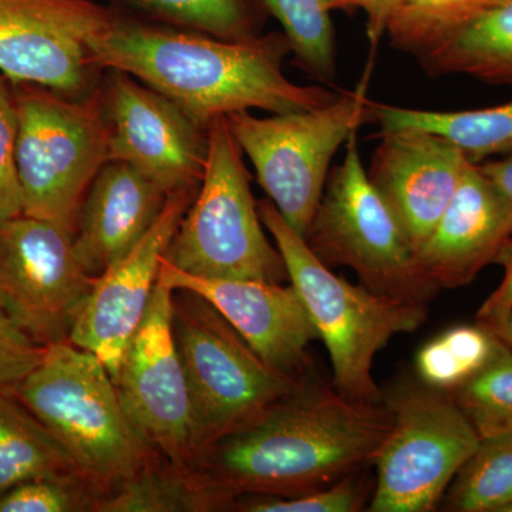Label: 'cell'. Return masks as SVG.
<instances>
[{
  "label": "cell",
  "mask_w": 512,
  "mask_h": 512,
  "mask_svg": "<svg viewBox=\"0 0 512 512\" xmlns=\"http://www.w3.org/2000/svg\"><path fill=\"white\" fill-rule=\"evenodd\" d=\"M392 426L386 404L349 402L315 369L212 443L195 467L234 500L295 497L372 467Z\"/></svg>",
  "instance_id": "6da1fadb"
},
{
  "label": "cell",
  "mask_w": 512,
  "mask_h": 512,
  "mask_svg": "<svg viewBox=\"0 0 512 512\" xmlns=\"http://www.w3.org/2000/svg\"><path fill=\"white\" fill-rule=\"evenodd\" d=\"M288 52L286 37L224 40L116 18L93 57L99 69L136 77L208 130L212 121L241 111L296 113L338 96L289 80L282 70Z\"/></svg>",
  "instance_id": "7a4b0ae2"
},
{
  "label": "cell",
  "mask_w": 512,
  "mask_h": 512,
  "mask_svg": "<svg viewBox=\"0 0 512 512\" xmlns=\"http://www.w3.org/2000/svg\"><path fill=\"white\" fill-rule=\"evenodd\" d=\"M258 210L284 258L289 284L328 349L333 386L349 402L382 404L383 390L372 376L376 355L394 336L419 330L429 308L350 284L319 261L271 201L259 202Z\"/></svg>",
  "instance_id": "3957f363"
},
{
  "label": "cell",
  "mask_w": 512,
  "mask_h": 512,
  "mask_svg": "<svg viewBox=\"0 0 512 512\" xmlns=\"http://www.w3.org/2000/svg\"><path fill=\"white\" fill-rule=\"evenodd\" d=\"M13 394L55 434L100 494L153 461V447L128 419L107 367L73 343L47 346Z\"/></svg>",
  "instance_id": "277c9868"
},
{
  "label": "cell",
  "mask_w": 512,
  "mask_h": 512,
  "mask_svg": "<svg viewBox=\"0 0 512 512\" xmlns=\"http://www.w3.org/2000/svg\"><path fill=\"white\" fill-rule=\"evenodd\" d=\"M15 96L23 214L76 231L94 178L110 161L103 93L72 97L35 84Z\"/></svg>",
  "instance_id": "5b68a950"
},
{
  "label": "cell",
  "mask_w": 512,
  "mask_h": 512,
  "mask_svg": "<svg viewBox=\"0 0 512 512\" xmlns=\"http://www.w3.org/2000/svg\"><path fill=\"white\" fill-rule=\"evenodd\" d=\"M165 258L201 278L289 281L281 252L265 235L244 151L227 117L208 127L204 177Z\"/></svg>",
  "instance_id": "8992f818"
},
{
  "label": "cell",
  "mask_w": 512,
  "mask_h": 512,
  "mask_svg": "<svg viewBox=\"0 0 512 512\" xmlns=\"http://www.w3.org/2000/svg\"><path fill=\"white\" fill-rule=\"evenodd\" d=\"M367 76L369 69L355 90L316 109L269 117L241 111L227 117L269 201L303 238L322 200L333 157L360 126L373 121Z\"/></svg>",
  "instance_id": "52a82bcc"
},
{
  "label": "cell",
  "mask_w": 512,
  "mask_h": 512,
  "mask_svg": "<svg viewBox=\"0 0 512 512\" xmlns=\"http://www.w3.org/2000/svg\"><path fill=\"white\" fill-rule=\"evenodd\" d=\"M319 261L349 266L369 291L429 305L440 291L421 268L406 232L370 184L356 134L342 164L330 171L322 200L305 237Z\"/></svg>",
  "instance_id": "ba28073f"
},
{
  "label": "cell",
  "mask_w": 512,
  "mask_h": 512,
  "mask_svg": "<svg viewBox=\"0 0 512 512\" xmlns=\"http://www.w3.org/2000/svg\"><path fill=\"white\" fill-rule=\"evenodd\" d=\"M173 329L190 390L197 460L212 443L292 392L301 380L265 363L195 293L173 292Z\"/></svg>",
  "instance_id": "9c48e42d"
},
{
  "label": "cell",
  "mask_w": 512,
  "mask_h": 512,
  "mask_svg": "<svg viewBox=\"0 0 512 512\" xmlns=\"http://www.w3.org/2000/svg\"><path fill=\"white\" fill-rule=\"evenodd\" d=\"M383 403L393 426L373 461L375 491L367 511H436L480 436L450 394L420 380L393 384Z\"/></svg>",
  "instance_id": "30bf717a"
},
{
  "label": "cell",
  "mask_w": 512,
  "mask_h": 512,
  "mask_svg": "<svg viewBox=\"0 0 512 512\" xmlns=\"http://www.w3.org/2000/svg\"><path fill=\"white\" fill-rule=\"evenodd\" d=\"M94 279L66 228L25 214L0 224V308L37 345L69 342Z\"/></svg>",
  "instance_id": "8fae6325"
},
{
  "label": "cell",
  "mask_w": 512,
  "mask_h": 512,
  "mask_svg": "<svg viewBox=\"0 0 512 512\" xmlns=\"http://www.w3.org/2000/svg\"><path fill=\"white\" fill-rule=\"evenodd\" d=\"M114 20L94 0H0V74L84 96L99 70L94 45Z\"/></svg>",
  "instance_id": "7c38bea8"
},
{
  "label": "cell",
  "mask_w": 512,
  "mask_h": 512,
  "mask_svg": "<svg viewBox=\"0 0 512 512\" xmlns=\"http://www.w3.org/2000/svg\"><path fill=\"white\" fill-rule=\"evenodd\" d=\"M128 419L151 447L181 467H195L187 377L173 329V291L156 285L146 315L114 377Z\"/></svg>",
  "instance_id": "4fadbf2b"
},
{
  "label": "cell",
  "mask_w": 512,
  "mask_h": 512,
  "mask_svg": "<svg viewBox=\"0 0 512 512\" xmlns=\"http://www.w3.org/2000/svg\"><path fill=\"white\" fill-rule=\"evenodd\" d=\"M110 72L103 93L110 161L131 165L168 195L200 187L207 163L208 130L136 77Z\"/></svg>",
  "instance_id": "5bb4252c"
},
{
  "label": "cell",
  "mask_w": 512,
  "mask_h": 512,
  "mask_svg": "<svg viewBox=\"0 0 512 512\" xmlns=\"http://www.w3.org/2000/svg\"><path fill=\"white\" fill-rule=\"evenodd\" d=\"M157 285L192 292L211 303L278 372L299 380L315 370L308 350L320 340L319 332L291 284L201 278L180 271L164 256Z\"/></svg>",
  "instance_id": "9a60e30c"
},
{
  "label": "cell",
  "mask_w": 512,
  "mask_h": 512,
  "mask_svg": "<svg viewBox=\"0 0 512 512\" xmlns=\"http://www.w3.org/2000/svg\"><path fill=\"white\" fill-rule=\"evenodd\" d=\"M198 188L171 192L163 211L136 247L94 279L69 342L93 353L113 380L128 342L146 315L161 262Z\"/></svg>",
  "instance_id": "2e32d148"
},
{
  "label": "cell",
  "mask_w": 512,
  "mask_h": 512,
  "mask_svg": "<svg viewBox=\"0 0 512 512\" xmlns=\"http://www.w3.org/2000/svg\"><path fill=\"white\" fill-rule=\"evenodd\" d=\"M470 164L447 138L400 128L382 131L367 177L419 252Z\"/></svg>",
  "instance_id": "e0dca14e"
},
{
  "label": "cell",
  "mask_w": 512,
  "mask_h": 512,
  "mask_svg": "<svg viewBox=\"0 0 512 512\" xmlns=\"http://www.w3.org/2000/svg\"><path fill=\"white\" fill-rule=\"evenodd\" d=\"M512 237V205L471 163L430 237L419 249L421 268L439 289H456L494 264Z\"/></svg>",
  "instance_id": "ac0fdd59"
},
{
  "label": "cell",
  "mask_w": 512,
  "mask_h": 512,
  "mask_svg": "<svg viewBox=\"0 0 512 512\" xmlns=\"http://www.w3.org/2000/svg\"><path fill=\"white\" fill-rule=\"evenodd\" d=\"M167 198L131 165H104L87 191L73 235L83 268L96 278L124 258L156 222Z\"/></svg>",
  "instance_id": "d6986e66"
},
{
  "label": "cell",
  "mask_w": 512,
  "mask_h": 512,
  "mask_svg": "<svg viewBox=\"0 0 512 512\" xmlns=\"http://www.w3.org/2000/svg\"><path fill=\"white\" fill-rule=\"evenodd\" d=\"M234 501L197 467L194 471L173 463L158 467L150 461L133 476L103 491L92 511L204 512L229 507Z\"/></svg>",
  "instance_id": "ffe728a7"
},
{
  "label": "cell",
  "mask_w": 512,
  "mask_h": 512,
  "mask_svg": "<svg viewBox=\"0 0 512 512\" xmlns=\"http://www.w3.org/2000/svg\"><path fill=\"white\" fill-rule=\"evenodd\" d=\"M382 131L417 128L447 138L474 164L512 156V101L487 109L430 111L373 103Z\"/></svg>",
  "instance_id": "44dd1931"
},
{
  "label": "cell",
  "mask_w": 512,
  "mask_h": 512,
  "mask_svg": "<svg viewBox=\"0 0 512 512\" xmlns=\"http://www.w3.org/2000/svg\"><path fill=\"white\" fill-rule=\"evenodd\" d=\"M431 76L463 74L512 86V0L417 56Z\"/></svg>",
  "instance_id": "7402d4cb"
},
{
  "label": "cell",
  "mask_w": 512,
  "mask_h": 512,
  "mask_svg": "<svg viewBox=\"0 0 512 512\" xmlns=\"http://www.w3.org/2000/svg\"><path fill=\"white\" fill-rule=\"evenodd\" d=\"M74 474L82 476L55 434L15 394L0 393V494L36 478Z\"/></svg>",
  "instance_id": "603a6c76"
},
{
  "label": "cell",
  "mask_w": 512,
  "mask_h": 512,
  "mask_svg": "<svg viewBox=\"0 0 512 512\" xmlns=\"http://www.w3.org/2000/svg\"><path fill=\"white\" fill-rule=\"evenodd\" d=\"M507 345L484 323L456 325L421 346L417 352V379L431 389L451 393L501 355Z\"/></svg>",
  "instance_id": "cb8c5ba5"
},
{
  "label": "cell",
  "mask_w": 512,
  "mask_h": 512,
  "mask_svg": "<svg viewBox=\"0 0 512 512\" xmlns=\"http://www.w3.org/2000/svg\"><path fill=\"white\" fill-rule=\"evenodd\" d=\"M512 504V434L485 437L448 485L441 505L453 512H503Z\"/></svg>",
  "instance_id": "d4e9b609"
},
{
  "label": "cell",
  "mask_w": 512,
  "mask_h": 512,
  "mask_svg": "<svg viewBox=\"0 0 512 512\" xmlns=\"http://www.w3.org/2000/svg\"><path fill=\"white\" fill-rule=\"evenodd\" d=\"M507 0H407L387 25L397 49L420 56Z\"/></svg>",
  "instance_id": "484cf974"
},
{
  "label": "cell",
  "mask_w": 512,
  "mask_h": 512,
  "mask_svg": "<svg viewBox=\"0 0 512 512\" xmlns=\"http://www.w3.org/2000/svg\"><path fill=\"white\" fill-rule=\"evenodd\" d=\"M285 29L299 66L320 82L336 76V45L330 10L325 0H264Z\"/></svg>",
  "instance_id": "4316f807"
},
{
  "label": "cell",
  "mask_w": 512,
  "mask_h": 512,
  "mask_svg": "<svg viewBox=\"0 0 512 512\" xmlns=\"http://www.w3.org/2000/svg\"><path fill=\"white\" fill-rule=\"evenodd\" d=\"M448 394L480 439L511 436L512 349L507 346L480 375Z\"/></svg>",
  "instance_id": "83f0119b"
},
{
  "label": "cell",
  "mask_w": 512,
  "mask_h": 512,
  "mask_svg": "<svg viewBox=\"0 0 512 512\" xmlns=\"http://www.w3.org/2000/svg\"><path fill=\"white\" fill-rule=\"evenodd\" d=\"M124 2L218 39L247 40L254 37L242 0H124Z\"/></svg>",
  "instance_id": "f1b7e54d"
},
{
  "label": "cell",
  "mask_w": 512,
  "mask_h": 512,
  "mask_svg": "<svg viewBox=\"0 0 512 512\" xmlns=\"http://www.w3.org/2000/svg\"><path fill=\"white\" fill-rule=\"evenodd\" d=\"M369 468L312 493L295 495V497L252 495V498H245L242 503L235 505L239 507L238 510L248 512L367 511L375 491V484L367 474Z\"/></svg>",
  "instance_id": "f546056e"
},
{
  "label": "cell",
  "mask_w": 512,
  "mask_h": 512,
  "mask_svg": "<svg viewBox=\"0 0 512 512\" xmlns=\"http://www.w3.org/2000/svg\"><path fill=\"white\" fill-rule=\"evenodd\" d=\"M99 490L82 476L36 478L0 494V512L92 511Z\"/></svg>",
  "instance_id": "4dcf8cb0"
},
{
  "label": "cell",
  "mask_w": 512,
  "mask_h": 512,
  "mask_svg": "<svg viewBox=\"0 0 512 512\" xmlns=\"http://www.w3.org/2000/svg\"><path fill=\"white\" fill-rule=\"evenodd\" d=\"M19 117L15 96L0 74V224L23 214L22 190L16 168Z\"/></svg>",
  "instance_id": "1f68e13d"
},
{
  "label": "cell",
  "mask_w": 512,
  "mask_h": 512,
  "mask_svg": "<svg viewBox=\"0 0 512 512\" xmlns=\"http://www.w3.org/2000/svg\"><path fill=\"white\" fill-rule=\"evenodd\" d=\"M46 348L22 332L0 308V393L15 392L45 356Z\"/></svg>",
  "instance_id": "d6a6232c"
},
{
  "label": "cell",
  "mask_w": 512,
  "mask_h": 512,
  "mask_svg": "<svg viewBox=\"0 0 512 512\" xmlns=\"http://www.w3.org/2000/svg\"><path fill=\"white\" fill-rule=\"evenodd\" d=\"M407 0H325L326 8L333 10H362L367 16V33L373 45L386 32L387 25Z\"/></svg>",
  "instance_id": "836d02e7"
},
{
  "label": "cell",
  "mask_w": 512,
  "mask_h": 512,
  "mask_svg": "<svg viewBox=\"0 0 512 512\" xmlns=\"http://www.w3.org/2000/svg\"><path fill=\"white\" fill-rule=\"evenodd\" d=\"M504 271V278L477 312V320L493 319L512 312V237L505 241L494 261Z\"/></svg>",
  "instance_id": "e575fe53"
},
{
  "label": "cell",
  "mask_w": 512,
  "mask_h": 512,
  "mask_svg": "<svg viewBox=\"0 0 512 512\" xmlns=\"http://www.w3.org/2000/svg\"><path fill=\"white\" fill-rule=\"evenodd\" d=\"M478 165L512 205V156L494 158Z\"/></svg>",
  "instance_id": "d590c367"
},
{
  "label": "cell",
  "mask_w": 512,
  "mask_h": 512,
  "mask_svg": "<svg viewBox=\"0 0 512 512\" xmlns=\"http://www.w3.org/2000/svg\"><path fill=\"white\" fill-rule=\"evenodd\" d=\"M494 332L508 348L512 349V312L498 318L478 320Z\"/></svg>",
  "instance_id": "8d00e7d4"
},
{
  "label": "cell",
  "mask_w": 512,
  "mask_h": 512,
  "mask_svg": "<svg viewBox=\"0 0 512 512\" xmlns=\"http://www.w3.org/2000/svg\"><path fill=\"white\" fill-rule=\"evenodd\" d=\"M503 512H512V504L508 505V507H505Z\"/></svg>",
  "instance_id": "74e56055"
}]
</instances>
